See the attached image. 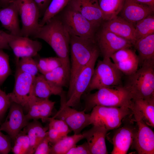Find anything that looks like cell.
<instances>
[{"label": "cell", "mask_w": 154, "mask_h": 154, "mask_svg": "<svg viewBox=\"0 0 154 154\" xmlns=\"http://www.w3.org/2000/svg\"><path fill=\"white\" fill-rule=\"evenodd\" d=\"M122 74L110 59L98 60L85 93L102 88L120 85Z\"/></svg>", "instance_id": "6"}, {"label": "cell", "mask_w": 154, "mask_h": 154, "mask_svg": "<svg viewBox=\"0 0 154 154\" xmlns=\"http://www.w3.org/2000/svg\"><path fill=\"white\" fill-rule=\"evenodd\" d=\"M17 69L24 72L36 77L39 70L37 62L32 57L21 58L16 62Z\"/></svg>", "instance_id": "33"}, {"label": "cell", "mask_w": 154, "mask_h": 154, "mask_svg": "<svg viewBox=\"0 0 154 154\" xmlns=\"http://www.w3.org/2000/svg\"><path fill=\"white\" fill-rule=\"evenodd\" d=\"M68 5L98 28L104 21L98 0H70Z\"/></svg>", "instance_id": "16"}, {"label": "cell", "mask_w": 154, "mask_h": 154, "mask_svg": "<svg viewBox=\"0 0 154 154\" xmlns=\"http://www.w3.org/2000/svg\"><path fill=\"white\" fill-rule=\"evenodd\" d=\"M70 0H51L45 11L41 20L40 26L44 25L50 19L58 14L68 5Z\"/></svg>", "instance_id": "30"}, {"label": "cell", "mask_w": 154, "mask_h": 154, "mask_svg": "<svg viewBox=\"0 0 154 154\" xmlns=\"http://www.w3.org/2000/svg\"><path fill=\"white\" fill-rule=\"evenodd\" d=\"M60 106L52 118L64 121L74 134H79L86 127L91 124L90 116L83 110L78 111L66 104V95L63 91L60 96Z\"/></svg>", "instance_id": "8"}, {"label": "cell", "mask_w": 154, "mask_h": 154, "mask_svg": "<svg viewBox=\"0 0 154 154\" xmlns=\"http://www.w3.org/2000/svg\"><path fill=\"white\" fill-rule=\"evenodd\" d=\"M5 32L0 30V49L10 50L11 49L5 35Z\"/></svg>", "instance_id": "46"}, {"label": "cell", "mask_w": 154, "mask_h": 154, "mask_svg": "<svg viewBox=\"0 0 154 154\" xmlns=\"http://www.w3.org/2000/svg\"><path fill=\"white\" fill-rule=\"evenodd\" d=\"M9 46L16 58V62L19 58L36 56L41 49V43L29 37L15 36L5 32Z\"/></svg>", "instance_id": "14"}, {"label": "cell", "mask_w": 154, "mask_h": 154, "mask_svg": "<svg viewBox=\"0 0 154 154\" xmlns=\"http://www.w3.org/2000/svg\"><path fill=\"white\" fill-rule=\"evenodd\" d=\"M91 154L87 142L78 145H75L69 150L66 154Z\"/></svg>", "instance_id": "43"}, {"label": "cell", "mask_w": 154, "mask_h": 154, "mask_svg": "<svg viewBox=\"0 0 154 154\" xmlns=\"http://www.w3.org/2000/svg\"><path fill=\"white\" fill-rule=\"evenodd\" d=\"M11 102L8 94L0 89V124Z\"/></svg>", "instance_id": "38"}, {"label": "cell", "mask_w": 154, "mask_h": 154, "mask_svg": "<svg viewBox=\"0 0 154 154\" xmlns=\"http://www.w3.org/2000/svg\"><path fill=\"white\" fill-rule=\"evenodd\" d=\"M14 144L11 150L15 154H29L30 143L28 136L23 130L15 137Z\"/></svg>", "instance_id": "31"}, {"label": "cell", "mask_w": 154, "mask_h": 154, "mask_svg": "<svg viewBox=\"0 0 154 154\" xmlns=\"http://www.w3.org/2000/svg\"><path fill=\"white\" fill-rule=\"evenodd\" d=\"M35 77L17 69L15 83L12 92L8 94L12 102L27 107L29 100L33 94V84Z\"/></svg>", "instance_id": "13"}, {"label": "cell", "mask_w": 154, "mask_h": 154, "mask_svg": "<svg viewBox=\"0 0 154 154\" xmlns=\"http://www.w3.org/2000/svg\"><path fill=\"white\" fill-rule=\"evenodd\" d=\"M70 77L68 91L82 69L99 50L95 39L70 35Z\"/></svg>", "instance_id": "2"}, {"label": "cell", "mask_w": 154, "mask_h": 154, "mask_svg": "<svg viewBox=\"0 0 154 154\" xmlns=\"http://www.w3.org/2000/svg\"><path fill=\"white\" fill-rule=\"evenodd\" d=\"M125 0H98L104 21L118 15L123 6Z\"/></svg>", "instance_id": "28"}, {"label": "cell", "mask_w": 154, "mask_h": 154, "mask_svg": "<svg viewBox=\"0 0 154 154\" xmlns=\"http://www.w3.org/2000/svg\"><path fill=\"white\" fill-rule=\"evenodd\" d=\"M108 131L103 127L93 125L91 129L82 133L87 140L91 154L108 153L105 142Z\"/></svg>", "instance_id": "20"}, {"label": "cell", "mask_w": 154, "mask_h": 154, "mask_svg": "<svg viewBox=\"0 0 154 154\" xmlns=\"http://www.w3.org/2000/svg\"><path fill=\"white\" fill-rule=\"evenodd\" d=\"M47 137L49 142L53 144V145L58 141L62 137L59 132L53 128L49 126Z\"/></svg>", "instance_id": "44"}, {"label": "cell", "mask_w": 154, "mask_h": 154, "mask_svg": "<svg viewBox=\"0 0 154 154\" xmlns=\"http://www.w3.org/2000/svg\"><path fill=\"white\" fill-rule=\"evenodd\" d=\"M100 26L130 41L133 45L135 41L134 25L118 15L110 20L104 21Z\"/></svg>", "instance_id": "21"}, {"label": "cell", "mask_w": 154, "mask_h": 154, "mask_svg": "<svg viewBox=\"0 0 154 154\" xmlns=\"http://www.w3.org/2000/svg\"><path fill=\"white\" fill-rule=\"evenodd\" d=\"M133 46L138 52L139 64L154 65V34L136 40Z\"/></svg>", "instance_id": "23"}, {"label": "cell", "mask_w": 154, "mask_h": 154, "mask_svg": "<svg viewBox=\"0 0 154 154\" xmlns=\"http://www.w3.org/2000/svg\"><path fill=\"white\" fill-rule=\"evenodd\" d=\"M64 91L63 88L50 84L41 74L37 76L34 81L33 92L36 96L42 99L49 98L52 95L60 96Z\"/></svg>", "instance_id": "24"}, {"label": "cell", "mask_w": 154, "mask_h": 154, "mask_svg": "<svg viewBox=\"0 0 154 154\" xmlns=\"http://www.w3.org/2000/svg\"><path fill=\"white\" fill-rule=\"evenodd\" d=\"M100 54L99 53L95 54L79 73L71 89L66 94L67 105L74 107L80 103L82 96L90 84L95 63Z\"/></svg>", "instance_id": "11"}, {"label": "cell", "mask_w": 154, "mask_h": 154, "mask_svg": "<svg viewBox=\"0 0 154 154\" xmlns=\"http://www.w3.org/2000/svg\"><path fill=\"white\" fill-rule=\"evenodd\" d=\"M27 133L30 143L29 154H33L38 142L34 129L30 122L23 129Z\"/></svg>", "instance_id": "39"}, {"label": "cell", "mask_w": 154, "mask_h": 154, "mask_svg": "<svg viewBox=\"0 0 154 154\" xmlns=\"http://www.w3.org/2000/svg\"><path fill=\"white\" fill-rule=\"evenodd\" d=\"M134 36L135 41L154 34L153 14H151L138 21L134 24Z\"/></svg>", "instance_id": "29"}, {"label": "cell", "mask_w": 154, "mask_h": 154, "mask_svg": "<svg viewBox=\"0 0 154 154\" xmlns=\"http://www.w3.org/2000/svg\"><path fill=\"white\" fill-rule=\"evenodd\" d=\"M127 76L124 86L130 92L133 99L154 98V65H143Z\"/></svg>", "instance_id": "4"}, {"label": "cell", "mask_w": 154, "mask_h": 154, "mask_svg": "<svg viewBox=\"0 0 154 154\" xmlns=\"http://www.w3.org/2000/svg\"><path fill=\"white\" fill-rule=\"evenodd\" d=\"M43 75L50 84L56 87L62 88L68 87L70 73L62 66Z\"/></svg>", "instance_id": "26"}, {"label": "cell", "mask_w": 154, "mask_h": 154, "mask_svg": "<svg viewBox=\"0 0 154 154\" xmlns=\"http://www.w3.org/2000/svg\"><path fill=\"white\" fill-rule=\"evenodd\" d=\"M141 3L146 5L154 10V0H135Z\"/></svg>", "instance_id": "47"}, {"label": "cell", "mask_w": 154, "mask_h": 154, "mask_svg": "<svg viewBox=\"0 0 154 154\" xmlns=\"http://www.w3.org/2000/svg\"><path fill=\"white\" fill-rule=\"evenodd\" d=\"M92 110L91 124L103 127L108 131L121 126L123 120L132 114L130 108L125 107L96 106Z\"/></svg>", "instance_id": "7"}, {"label": "cell", "mask_w": 154, "mask_h": 154, "mask_svg": "<svg viewBox=\"0 0 154 154\" xmlns=\"http://www.w3.org/2000/svg\"><path fill=\"white\" fill-rule=\"evenodd\" d=\"M55 103L49 98H40L39 101L40 119L43 122L48 121Z\"/></svg>", "instance_id": "36"}, {"label": "cell", "mask_w": 154, "mask_h": 154, "mask_svg": "<svg viewBox=\"0 0 154 154\" xmlns=\"http://www.w3.org/2000/svg\"><path fill=\"white\" fill-rule=\"evenodd\" d=\"M37 65L39 71L43 75L62 66V61L58 57L40 58Z\"/></svg>", "instance_id": "32"}, {"label": "cell", "mask_w": 154, "mask_h": 154, "mask_svg": "<svg viewBox=\"0 0 154 154\" xmlns=\"http://www.w3.org/2000/svg\"><path fill=\"white\" fill-rule=\"evenodd\" d=\"M13 0H0V8L7 6Z\"/></svg>", "instance_id": "48"}, {"label": "cell", "mask_w": 154, "mask_h": 154, "mask_svg": "<svg viewBox=\"0 0 154 154\" xmlns=\"http://www.w3.org/2000/svg\"><path fill=\"white\" fill-rule=\"evenodd\" d=\"M84 138L83 133L62 137L50 147V154H66L69 150Z\"/></svg>", "instance_id": "27"}, {"label": "cell", "mask_w": 154, "mask_h": 154, "mask_svg": "<svg viewBox=\"0 0 154 154\" xmlns=\"http://www.w3.org/2000/svg\"><path fill=\"white\" fill-rule=\"evenodd\" d=\"M112 139V154H126L133 143L137 128L131 124H125L116 128Z\"/></svg>", "instance_id": "18"}, {"label": "cell", "mask_w": 154, "mask_h": 154, "mask_svg": "<svg viewBox=\"0 0 154 154\" xmlns=\"http://www.w3.org/2000/svg\"><path fill=\"white\" fill-rule=\"evenodd\" d=\"M16 4L21 21L22 36L33 37L40 27L38 8L34 0H13Z\"/></svg>", "instance_id": "9"}, {"label": "cell", "mask_w": 154, "mask_h": 154, "mask_svg": "<svg viewBox=\"0 0 154 154\" xmlns=\"http://www.w3.org/2000/svg\"><path fill=\"white\" fill-rule=\"evenodd\" d=\"M131 48H122L114 53L110 58L117 68L127 76L135 72L139 64L138 55Z\"/></svg>", "instance_id": "17"}, {"label": "cell", "mask_w": 154, "mask_h": 154, "mask_svg": "<svg viewBox=\"0 0 154 154\" xmlns=\"http://www.w3.org/2000/svg\"><path fill=\"white\" fill-rule=\"evenodd\" d=\"M33 37L47 43L61 60L62 66L70 72V35L58 15L40 26Z\"/></svg>", "instance_id": "1"}, {"label": "cell", "mask_w": 154, "mask_h": 154, "mask_svg": "<svg viewBox=\"0 0 154 154\" xmlns=\"http://www.w3.org/2000/svg\"><path fill=\"white\" fill-rule=\"evenodd\" d=\"M23 108L21 105L12 102L6 119L0 124V130L6 132L13 141L29 123L24 113Z\"/></svg>", "instance_id": "15"}, {"label": "cell", "mask_w": 154, "mask_h": 154, "mask_svg": "<svg viewBox=\"0 0 154 154\" xmlns=\"http://www.w3.org/2000/svg\"><path fill=\"white\" fill-rule=\"evenodd\" d=\"M37 139L38 143L47 135L48 127H43L37 120L30 122Z\"/></svg>", "instance_id": "40"}, {"label": "cell", "mask_w": 154, "mask_h": 154, "mask_svg": "<svg viewBox=\"0 0 154 154\" xmlns=\"http://www.w3.org/2000/svg\"><path fill=\"white\" fill-rule=\"evenodd\" d=\"M40 99L35 96L33 93L30 96L27 104L28 112L25 115L27 119L29 121L32 119L38 120L40 119L39 107Z\"/></svg>", "instance_id": "34"}, {"label": "cell", "mask_w": 154, "mask_h": 154, "mask_svg": "<svg viewBox=\"0 0 154 154\" xmlns=\"http://www.w3.org/2000/svg\"><path fill=\"white\" fill-rule=\"evenodd\" d=\"M47 135L38 144L36 147L34 153V154H50V147Z\"/></svg>", "instance_id": "42"}, {"label": "cell", "mask_w": 154, "mask_h": 154, "mask_svg": "<svg viewBox=\"0 0 154 154\" xmlns=\"http://www.w3.org/2000/svg\"><path fill=\"white\" fill-rule=\"evenodd\" d=\"M57 15L70 35L94 39L99 28L68 5Z\"/></svg>", "instance_id": "5"}, {"label": "cell", "mask_w": 154, "mask_h": 154, "mask_svg": "<svg viewBox=\"0 0 154 154\" xmlns=\"http://www.w3.org/2000/svg\"><path fill=\"white\" fill-rule=\"evenodd\" d=\"M132 105L139 112L143 120L149 126L154 127V98L132 99Z\"/></svg>", "instance_id": "25"}, {"label": "cell", "mask_w": 154, "mask_h": 154, "mask_svg": "<svg viewBox=\"0 0 154 154\" xmlns=\"http://www.w3.org/2000/svg\"><path fill=\"white\" fill-rule=\"evenodd\" d=\"M98 90L94 93L85 94V112L90 111L96 106L125 107L131 109L132 97L124 86L104 87Z\"/></svg>", "instance_id": "3"}, {"label": "cell", "mask_w": 154, "mask_h": 154, "mask_svg": "<svg viewBox=\"0 0 154 154\" xmlns=\"http://www.w3.org/2000/svg\"><path fill=\"white\" fill-rule=\"evenodd\" d=\"M49 127L57 131L62 137L66 136L71 131L66 123L62 120L49 118Z\"/></svg>", "instance_id": "37"}, {"label": "cell", "mask_w": 154, "mask_h": 154, "mask_svg": "<svg viewBox=\"0 0 154 154\" xmlns=\"http://www.w3.org/2000/svg\"><path fill=\"white\" fill-rule=\"evenodd\" d=\"M95 39L103 59H110L111 56L118 50L133 46L130 41L100 26L97 31Z\"/></svg>", "instance_id": "12"}, {"label": "cell", "mask_w": 154, "mask_h": 154, "mask_svg": "<svg viewBox=\"0 0 154 154\" xmlns=\"http://www.w3.org/2000/svg\"><path fill=\"white\" fill-rule=\"evenodd\" d=\"M131 109L137 124V130L131 145L139 154H154V133L143 120L137 109Z\"/></svg>", "instance_id": "10"}, {"label": "cell", "mask_w": 154, "mask_h": 154, "mask_svg": "<svg viewBox=\"0 0 154 154\" xmlns=\"http://www.w3.org/2000/svg\"><path fill=\"white\" fill-rule=\"evenodd\" d=\"M0 49V86L11 74L8 55Z\"/></svg>", "instance_id": "35"}, {"label": "cell", "mask_w": 154, "mask_h": 154, "mask_svg": "<svg viewBox=\"0 0 154 154\" xmlns=\"http://www.w3.org/2000/svg\"><path fill=\"white\" fill-rule=\"evenodd\" d=\"M19 15L17 6L13 1L7 6L0 8V21L3 27L12 35L22 36Z\"/></svg>", "instance_id": "22"}, {"label": "cell", "mask_w": 154, "mask_h": 154, "mask_svg": "<svg viewBox=\"0 0 154 154\" xmlns=\"http://www.w3.org/2000/svg\"><path fill=\"white\" fill-rule=\"evenodd\" d=\"M11 139L0 130V154H8L11 150Z\"/></svg>", "instance_id": "41"}, {"label": "cell", "mask_w": 154, "mask_h": 154, "mask_svg": "<svg viewBox=\"0 0 154 154\" xmlns=\"http://www.w3.org/2000/svg\"><path fill=\"white\" fill-rule=\"evenodd\" d=\"M154 10L148 5L135 0H125L119 16L134 25L138 21L153 14Z\"/></svg>", "instance_id": "19"}, {"label": "cell", "mask_w": 154, "mask_h": 154, "mask_svg": "<svg viewBox=\"0 0 154 154\" xmlns=\"http://www.w3.org/2000/svg\"><path fill=\"white\" fill-rule=\"evenodd\" d=\"M39 9L40 17L42 16L51 0H34Z\"/></svg>", "instance_id": "45"}]
</instances>
